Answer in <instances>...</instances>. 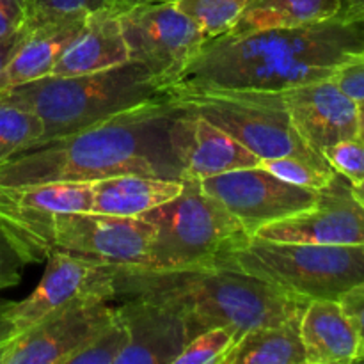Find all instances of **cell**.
Masks as SVG:
<instances>
[{
    "mask_svg": "<svg viewBox=\"0 0 364 364\" xmlns=\"http://www.w3.org/2000/svg\"><path fill=\"white\" fill-rule=\"evenodd\" d=\"M361 52L363 18L336 16L304 27L224 34L208 39L169 87L283 92L333 78L340 64Z\"/></svg>",
    "mask_w": 364,
    "mask_h": 364,
    "instance_id": "obj_1",
    "label": "cell"
},
{
    "mask_svg": "<svg viewBox=\"0 0 364 364\" xmlns=\"http://www.w3.org/2000/svg\"><path fill=\"white\" fill-rule=\"evenodd\" d=\"M176 105L166 95L95 127L36 142L0 162V183L96 181L117 174L181 180L171 142Z\"/></svg>",
    "mask_w": 364,
    "mask_h": 364,
    "instance_id": "obj_2",
    "label": "cell"
},
{
    "mask_svg": "<svg viewBox=\"0 0 364 364\" xmlns=\"http://www.w3.org/2000/svg\"><path fill=\"white\" fill-rule=\"evenodd\" d=\"M127 299H148L180 309L196 336L228 326L238 338L252 327L284 322L309 302L223 263L181 269L114 265V302Z\"/></svg>",
    "mask_w": 364,
    "mask_h": 364,
    "instance_id": "obj_3",
    "label": "cell"
},
{
    "mask_svg": "<svg viewBox=\"0 0 364 364\" xmlns=\"http://www.w3.org/2000/svg\"><path fill=\"white\" fill-rule=\"evenodd\" d=\"M6 91L41 117L43 141L95 127L164 96L151 73L134 60L96 73L45 77Z\"/></svg>",
    "mask_w": 364,
    "mask_h": 364,
    "instance_id": "obj_4",
    "label": "cell"
},
{
    "mask_svg": "<svg viewBox=\"0 0 364 364\" xmlns=\"http://www.w3.org/2000/svg\"><path fill=\"white\" fill-rule=\"evenodd\" d=\"M217 263L308 301H340L345 291L364 281V247L359 245L290 244L251 237Z\"/></svg>",
    "mask_w": 364,
    "mask_h": 364,
    "instance_id": "obj_5",
    "label": "cell"
},
{
    "mask_svg": "<svg viewBox=\"0 0 364 364\" xmlns=\"http://www.w3.org/2000/svg\"><path fill=\"white\" fill-rule=\"evenodd\" d=\"M181 180L185 188L180 196L141 215L155 228L146 265L149 269L217 263L251 238L219 199L203 191L199 181Z\"/></svg>",
    "mask_w": 364,
    "mask_h": 364,
    "instance_id": "obj_6",
    "label": "cell"
},
{
    "mask_svg": "<svg viewBox=\"0 0 364 364\" xmlns=\"http://www.w3.org/2000/svg\"><path fill=\"white\" fill-rule=\"evenodd\" d=\"M164 95L180 109L223 128L262 160L277 156L326 160L297 134L281 92L167 87Z\"/></svg>",
    "mask_w": 364,
    "mask_h": 364,
    "instance_id": "obj_7",
    "label": "cell"
},
{
    "mask_svg": "<svg viewBox=\"0 0 364 364\" xmlns=\"http://www.w3.org/2000/svg\"><path fill=\"white\" fill-rule=\"evenodd\" d=\"M155 228L141 217L57 212L32 247V263L53 251L116 267H146Z\"/></svg>",
    "mask_w": 364,
    "mask_h": 364,
    "instance_id": "obj_8",
    "label": "cell"
},
{
    "mask_svg": "<svg viewBox=\"0 0 364 364\" xmlns=\"http://www.w3.org/2000/svg\"><path fill=\"white\" fill-rule=\"evenodd\" d=\"M116 16L130 60L144 66L162 91L178 80L206 43L176 0L144 4Z\"/></svg>",
    "mask_w": 364,
    "mask_h": 364,
    "instance_id": "obj_9",
    "label": "cell"
},
{
    "mask_svg": "<svg viewBox=\"0 0 364 364\" xmlns=\"http://www.w3.org/2000/svg\"><path fill=\"white\" fill-rule=\"evenodd\" d=\"M116 308L102 297L63 306L0 347V364H68L112 320Z\"/></svg>",
    "mask_w": 364,
    "mask_h": 364,
    "instance_id": "obj_10",
    "label": "cell"
},
{
    "mask_svg": "<svg viewBox=\"0 0 364 364\" xmlns=\"http://www.w3.org/2000/svg\"><path fill=\"white\" fill-rule=\"evenodd\" d=\"M199 185L226 206L249 237L267 224L311 208L318 199V191L287 183L259 166L205 178Z\"/></svg>",
    "mask_w": 364,
    "mask_h": 364,
    "instance_id": "obj_11",
    "label": "cell"
},
{
    "mask_svg": "<svg viewBox=\"0 0 364 364\" xmlns=\"http://www.w3.org/2000/svg\"><path fill=\"white\" fill-rule=\"evenodd\" d=\"M255 237L272 242L364 247V205L347 178L334 174L311 208L259 228Z\"/></svg>",
    "mask_w": 364,
    "mask_h": 364,
    "instance_id": "obj_12",
    "label": "cell"
},
{
    "mask_svg": "<svg viewBox=\"0 0 364 364\" xmlns=\"http://www.w3.org/2000/svg\"><path fill=\"white\" fill-rule=\"evenodd\" d=\"M87 297L114 302V265L53 251L46 256L45 274L36 290L23 301L11 302L9 315L21 333L48 313Z\"/></svg>",
    "mask_w": 364,
    "mask_h": 364,
    "instance_id": "obj_13",
    "label": "cell"
},
{
    "mask_svg": "<svg viewBox=\"0 0 364 364\" xmlns=\"http://www.w3.org/2000/svg\"><path fill=\"white\" fill-rule=\"evenodd\" d=\"M57 212H92V181L0 183V223L32 263V247Z\"/></svg>",
    "mask_w": 364,
    "mask_h": 364,
    "instance_id": "obj_14",
    "label": "cell"
},
{
    "mask_svg": "<svg viewBox=\"0 0 364 364\" xmlns=\"http://www.w3.org/2000/svg\"><path fill=\"white\" fill-rule=\"evenodd\" d=\"M116 313L127 331V347L116 364H174L196 336L180 309L148 299L119 301Z\"/></svg>",
    "mask_w": 364,
    "mask_h": 364,
    "instance_id": "obj_15",
    "label": "cell"
},
{
    "mask_svg": "<svg viewBox=\"0 0 364 364\" xmlns=\"http://www.w3.org/2000/svg\"><path fill=\"white\" fill-rule=\"evenodd\" d=\"M291 124L306 144L323 153L340 141L359 137V105L333 78L281 92Z\"/></svg>",
    "mask_w": 364,
    "mask_h": 364,
    "instance_id": "obj_16",
    "label": "cell"
},
{
    "mask_svg": "<svg viewBox=\"0 0 364 364\" xmlns=\"http://www.w3.org/2000/svg\"><path fill=\"white\" fill-rule=\"evenodd\" d=\"M173 151L181 178L201 181L228 171L259 166L262 159L249 151L228 132L196 112L180 109L171 123Z\"/></svg>",
    "mask_w": 364,
    "mask_h": 364,
    "instance_id": "obj_17",
    "label": "cell"
},
{
    "mask_svg": "<svg viewBox=\"0 0 364 364\" xmlns=\"http://www.w3.org/2000/svg\"><path fill=\"white\" fill-rule=\"evenodd\" d=\"M84 18H60L25 25V31L7 63L2 77V91L39 80L52 73L64 50L84 27Z\"/></svg>",
    "mask_w": 364,
    "mask_h": 364,
    "instance_id": "obj_18",
    "label": "cell"
},
{
    "mask_svg": "<svg viewBox=\"0 0 364 364\" xmlns=\"http://www.w3.org/2000/svg\"><path fill=\"white\" fill-rule=\"evenodd\" d=\"M128 48L117 16L109 9L95 11L48 77L96 73L128 63Z\"/></svg>",
    "mask_w": 364,
    "mask_h": 364,
    "instance_id": "obj_19",
    "label": "cell"
},
{
    "mask_svg": "<svg viewBox=\"0 0 364 364\" xmlns=\"http://www.w3.org/2000/svg\"><path fill=\"white\" fill-rule=\"evenodd\" d=\"M306 364H345L358 359V338L340 302L309 301L301 318Z\"/></svg>",
    "mask_w": 364,
    "mask_h": 364,
    "instance_id": "obj_20",
    "label": "cell"
},
{
    "mask_svg": "<svg viewBox=\"0 0 364 364\" xmlns=\"http://www.w3.org/2000/svg\"><path fill=\"white\" fill-rule=\"evenodd\" d=\"M183 180L141 174H117L92 181V212L141 217L183 192Z\"/></svg>",
    "mask_w": 364,
    "mask_h": 364,
    "instance_id": "obj_21",
    "label": "cell"
},
{
    "mask_svg": "<svg viewBox=\"0 0 364 364\" xmlns=\"http://www.w3.org/2000/svg\"><path fill=\"white\" fill-rule=\"evenodd\" d=\"M302 313H295L276 326L245 331L220 364H306L301 338Z\"/></svg>",
    "mask_w": 364,
    "mask_h": 364,
    "instance_id": "obj_22",
    "label": "cell"
},
{
    "mask_svg": "<svg viewBox=\"0 0 364 364\" xmlns=\"http://www.w3.org/2000/svg\"><path fill=\"white\" fill-rule=\"evenodd\" d=\"M341 16V0H251L226 34L244 36L269 28H295Z\"/></svg>",
    "mask_w": 364,
    "mask_h": 364,
    "instance_id": "obj_23",
    "label": "cell"
},
{
    "mask_svg": "<svg viewBox=\"0 0 364 364\" xmlns=\"http://www.w3.org/2000/svg\"><path fill=\"white\" fill-rule=\"evenodd\" d=\"M43 139L41 117L9 91H0V162Z\"/></svg>",
    "mask_w": 364,
    "mask_h": 364,
    "instance_id": "obj_24",
    "label": "cell"
},
{
    "mask_svg": "<svg viewBox=\"0 0 364 364\" xmlns=\"http://www.w3.org/2000/svg\"><path fill=\"white\" fill-rule=\"evenodd\" d=\"M251 0H176V6L201 28L206 41L230 32Z\"/></svg>",
    "mask_w": 364,
    "mask_h": 364,
    "instance_id": "obj_25",
    "label": "cell"
},
{
    "mask_svg": "<svg viewBox=\"0 0 364 364\" xmlns=\"http://www.w3.org/2000/svg\"><path fill=\"white\" fill-rule=\"evenodd\" d=\"M259 167L272 173L274 176L281 178L283 181L297 187L313 188V191H320L326 187L336 171L323 162H315V160L299 159V156H277V159H267L259 162Z\"/></svg>",
    "mask_w": 364,
    "mask_h": 364,
    "instance_id": "obj_26",
    "label": "cell"
},
{
    "mask_svg": "<svg viewBox=\"0 0 364 364\" xmlns=\"http://www.w3.org/2000/svg\"><path fill=\"white\" fill-rule=\"evenodd\" d=\"M127 341L128 336L123 322L117 313H114L112 320L103 326L68 364H116L119 354L127 347Z\"/></svg>",
    "mask_w": 364,
    "mask_h": 364,
    "instance_id": "obj_27",
    "label": "cell"
},
{
    "mask_svg": "<svg viewBox=\"0 0 364 364\" xmlns=\"http://www.w3.org/2000/svg\"><path fill=\"white\" fill-rule=\"evenodd\" d=\"M237 340L238 333L233 327L220 326L206 329L185 345L174 364H220V359Z\"/></svg>",
    "mask_w": 364,
    "mask_h": 364,
    "instance_id": "obj_28",
    "label": "cell"
},
{
    "mask_svg": "<svg viewBox=\"0 0 364 364\" xmlns=\"http://www.w3.org/2000/svg\"><path fill=\"white\" fill-rule=\"evenodd\" d=\"M27 25L60 18H84L100 9H107V0H27Z\"/></svg>",
    "mask_w": 364,
    "mask_h": 364,
    "instance_id": "obj_29",
    "label": "cell"
},
{
    "mask_svg": "<svg viewBox=\"0 0 364 364\" xmlns=\"http://www.w3.org/2000/svg\"><path fill=\"white\" fill-rule=\"evenodd\" d=\"M323 159L352 185L364 180V142L359 137L340 141L323 149Z\"/></svg>",
    "mask_w": 364,
    "mask_h": 364,
    "instance_id": "obj_30",
    "label": "cell"
},
{
    "mask_svg": "<svg viewBox=\"0 0 364 364\" xmlns=\"http://www.w3.org/2000/svg\"><path fill=\"white\" fill-rule=\"evenodd\" d=\"M27 265L28 262L23 252L0 223V291L16 287Z\"/></svg>",
    "mask_w": 364,
    "mask_h": 364,
    "instance_id": "obj_31",
    "label": "cell"
},
{
    "mask_svg": "<svg viewBox=\"0 0 364 364\" xmlns=\"http://www.w3.org/2000/svg\"><path fill=\"white\" fill-rule=\"evenodd\" d=\"M340 306L350 322L358 338V361H364V281L345 291L340 297Z\"/></svg>",
    "mask_w": 364,
    "mask_h": 364,
    "instance_id": "obj_32",
    "label": "cell"
},
{
    "mask_svg": "<svg viewBox=\"0 0 364 364\" xmlns=\"http://www.w3.org/2000/svg\"><path fill=\"white\" fill-rule=\"evenodd\" d=\"M333 80L340 85L345 95L350 96L355 102L364 100V52L348 57L343 64H340Z\"/></svg>",
    "mask_w": 364,
    "mask_h": 364,
    "instance_id": "obj_33",
    "label": "cell"
},
{
    "mask_svg": "<svg viewBox=\"0 0 364 364\" xmlns=\"http://www.w3.org/2000/svg\"><path fill=\"white\" fill-rule=\"evenodd\" d=\"M27 20V0H0V41L21 34Z\"/></svg>",
    "mask_w": 364,
    "mask_h": 364,
    "instance_id": "obj_34",
    "label": "cell"
},
{
    "mask_svg": "<svg viewBox=\"0 0 364 364\" xmlns=\"http://www.w3.org/2000/svg\"><path fill=\"white\" fill-rule=\"evenodd\" d=\"M11 302L13 301H4V299H0V347L4 343H7L13 336H16L18 333L16 326H14L9 315Z\"/></svg>",
    "mask_w": 364,
    "mask_h": 364,
    "instance_id": "obj_35",
    "label": "cell"
},
{
    "mask_svg": "<svg viewBox=\"0 0 364 364\" xmlns=\"http://www.w3.org/2000/svg\"><path fill=\"white\" fill-rule=\"evenodd\" d=\"M21 34H23V32H21ZM21 34L14 36V38H11V39H6V41H0V91H2L4 71H6L7 63H9L11 55H13V52H14V48H16L18 41H20Z\"/></svg>",
    "mask_w": 364,
    "mask_h": 364,
    "instance_id": "obj_36",
    "label": "cell"
},
{
    "mask_svg": "<svg viewBox=\"0 0 364 364\" xmlns=\"http://www.w3.org/2000/svg\"><path fill=\"white\" fill-rule=\"evenodd\" d=\"M167 2V0H107V9L112 11L114 14H119L123 11L132 9V7L144 6V4H156Z\"/></svg>",
    "mask_w": 364,
    "mask_h": 364,
    "instance_id": "obj_37",
    "label": "cell"
},
{
    "mask_svg": "<svg viewBox=\"0 0 364 364\" xmlns=\"http://www.w3.org/2000/svg\"><path fill=\"white\" fill-rule=\"evenodd\" d=\"M364 0H341V16L363 18Z\"/></svg>",
    "mask_w": 364,
    "mask_h": 364,
    "instance_id": "obj_38",
    "label": "cell"
},
{
    "mask_svg": "<svg viewBox=\"0 0 364 364\" xmlns=\"http://www.w3.org/2000/svg\"><path fill=\"white\" fill-rule=\"evenodd\" d=\"M359 105V139L364 142V100L358 102Z\"/></svg>",
    "mask_w": 364,
    "mask_h": 364,
    "instance_id": "obj_39",
    "label": "cell"
},
{
    "mask_svg": "<svg viewBox=\"0 0 364 364\" xmlns=\"http://www.w3.org/2000/svg\"><path fill=\"white\" fill-rule=\"evenodd\" d=\"M352 187H354V192H355V196H358V198L361 199V201H363V205H364V180H363V181H359V183L352 185Z\"/></svg>",
    "mask_w": 364,
    "mask_h": 364,
    "instance_id": "obj_40",
    "label": "cell"
},
{
    "mask_svg": "<svg viewBox=\"0 0 364 364\" xmlns=\"http://www.w3.org/2000/svg\"><path fill=\"white\" fill-rule=\"evenodd\" d=\"M363 20H364V14H363Z\"/></svg>",
    "mask_w": 364,
    "mask_h": 364,
    "instance_id": "obj_41",
    "label": "cell"
}]
</instances>
